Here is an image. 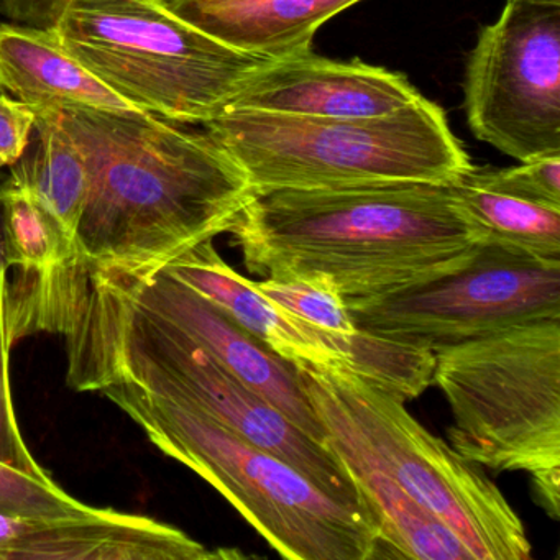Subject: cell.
I'll list each match as a JSON object with an SVG mask.
<instances>
[{
    "instance_id": "6da1fadb",
    "label": "cell",
    "mask_w": 560,
    "mask_h": 560,
    "mask_svg": "<svg viewBox=\"0 0 560 560\" xmlns=\"http://www.w3.org/2000/svg\"><path fill=\"white\" fill-rule=\"evenodd\" d=\"M60 117L88 170L71 271L156 273L229 232L250 198L247 176L206 132L143 110Z\"/></svg>"
},
{
    "instance_id": "7a4b0ae2",
    "label": "cell",
    "mask_w": 560,
    "mask_h": 560,
    "mask_svg": "<svg viewBox=\"0 0 560 560\" xmlns=\"http://www.w3.org/2000/svg\"><path fill=\"white\" fill-rule=\"evenodd\" d=\"M229 234L248 271L346 301L441 277L477 247L448 183L252 191Z\"/></svg>"
},
{
    "instance_id": "3957f363",
    "label": "cell",
    "mask_w": 560,
    "mask_h": 560,
    "mask_svg": "<svg viewBox=\"0 0 560 560\" xmlns=\"http://www.w3.org/2000/svg\"><path fill=\"white\" fill-rule=\"evenodd\" d=\"M97 393L119 406L166 457L214 487L284 559L380 557L378 526L369 510L327 493L201 409L124 380Z\"/></svg>"
},
{
    "instance_id": "277c9868",
    "label": "cell",
    "mask_w": 560,
    "mask_h": 560,
    "mask_svg": "<svg viewBox=\"0 0 560 560\" xmlns=\"http://www.w3.org/2000/svg\"><path fill=\"white\" fill-rule=\"evenodd\" d=\"M202 127L237 163L252 191L398 182L447 185L474 166L444 110L424 97L373 119H313L228 107Z\"/></svg>"
},
{
    "instance_id": "5b68a950",
    "label": "cell",
    "mask_w": 560,
    "mask_h": 560,
    "mask_svg": "<svg viewBox=\"0 0 560 560\" xmlns=\"http://www.w3.org/2000/svg\"><path fill=\"white\" fill-rule=\"evenodd\" d=\"M291 363L327 438L378 465L474 560L530 559L526 527L497 483L412 418L401 398L350 366Z\"/></svg>"
},
{
    "instance_id": "8992f818",
    "label": "cell",
    "mask_w": 560,
    "mask_h": 560,
    "mask_svg": "<svg viewBox=\"0 0 560 560\" xmlns=\"http://www.w3.org/2000/svg\"><path fill=\"white\" fill-rule=\"evenodd\" d=\"M451 447L494 471H526L540 506L560 516V320L498 330L434 352Z\"/></svg>"
},
{
    "instance_id": "52a82bcc",
    "label": "cell",
    "mask_w": 560,
    "mask_h": 560,
    "mask_svg": "<svg viewBox=\"0 0 560 560\" xmlns=\"http://www.w3.org/2000/svg\"><path fill=\"white\" fill-rule=\"evenodd\" d=\"M54 31L127 103L182 126L214 119L270 61L209 37L165 0H71Z\"/></svg>"
},
{
    "instance_id": "ba28073f",
    "label": "cell",
    "mask_w": 560,
    "mask_h": 560,
    "mask_svg": "<svg viewBox=\"0 0 560 560\" xmlns=\"http://www.w3.org/2000/svg\"><path fill=\"white\" fill-rule=\"evenodd\" d=\"M346 304L362 332L435 352L510 327L560 320V260L477 244L448 273Z\"/></svg>"
},
{
    "instance_id": "9c48e42d",
    "label": "cell",
    "mask_w": 560,
    "mask_h": 560,
    "mask_svg": "<svg viewBox=\"0 0 560 560\" xmlns=\"http://www.w3.org/2000/svg\"><path fill=\"white\" fill-rule=\"evenodd\" d=\"M474 136L523 162L560 155V8L506 0L465 71Z\"/></svg>"
},
{
    "instance_id": "30bf717a",
    "label": "cell",
    "mask_w": 560,
    "mask_h": 560,
    "mask_svg": "<svg viewBox=\"0 0 560 560\" xmlns=\"http://www.w3.org/2000/svg\"><path fill=\"white\" fill-rule=\"evenodd\" d=\"M163 270L198 291L284 360L350 366L405 402L432 383L431 350L362 330L342 336L319 329L258 293L254 281L222 260L212 241L202 242Z\"/></svg>"
},
{
    "instance_id": "8fae6325",
    "label": "cell",
    "mask_w": 560,
    "mask_h": 560,
    "mask_svg": "<svg viewBox=\"0 0 560 560\" xmlns=\"http://www.w3.org/2000/svg\"><path fill=\"white\" fill-rule=\"evenodd\" d=\"M91 277L106 281L130 303L185 334L238 382L326 444V429L307 401L293 363L271 352L198 291L165 270L140 278Z\"/></svg>"
},
{
    "instance_id": "7c38bea8",
    "label": "cell",
    "mask_w": 560,
    "mask_h": 560,
    "mask_svg": "<svg viewBox=\"0 0 560 560\" xmlns=\"http://www.w3.org/2000/svg\"><path fill=\"white\" fill-rule=\"evenodd\" d=\"M421 100L402 74L310 51L267 61L245 80L228 107L313 119H373Z\"/></svg>"
},
{
    "instance_id": "4fadbf2b",
    "label": "cell",
    "mask_w": 560,
    "mask_h": 560,
    "mask_svg": "<svg viewBox=\"0 0 560 560\" xmlns=\"http://www.w3.org/2000/svg\"><path fill=\"white\" fill-rule=\"evenodd\" d=\"M362 0H165L183 21L242 54L284 60L313 51L316 32Z\"/></svg>"
},
{
    "instance_id": "5bb4252c",
    "label": "cell",
    "mask_w": 560,
    "mask_h": 560,
    "mask_svg": "<svg viewBox=\"0 0 560 560\" xmlns=\"http://www.w3.org/2000/svg\"><path fill=\"white\" fill-rule=\"evenodd\" d=\"M0 91L35 110H139L94 77L57 32L0 24Z\"/></svg>"
},
{
    "instance_id": "9a60e30c",
    "label": "cell",
    "mask_w": 560,
    "mask_h": 560,
    "mask_svg": "<svg viewBox=\"0 0 560 560\" xmlns=\"http://www.w3.org/2000/svg\"><path fill=\"white\" fill-rule=\"evenodd\" d=\"M326 444L352 475L378 526L380 556L418 560H474L470 550L434 514L409 497L386 471L339 439Z\"/></svg>"
},
{
    "instance_id": "2e32d148",
    "label": "cell",
    "mask_w": 560,
    "mask_h": 560,
    "mask_svg": "<svg viewBox=\"0 0 560 560\" xmlns=\"http://www.w3.org/2000/svg\"><path fill=\"white\" fill-rule=\"evenodd\" d=\"M448 186L475 244L560 260V208L498 191L485 183L475 166Z\"/></svg>"
},
{
    "instance_id": "e0dca14e",
    "label": "cell",
    "mask_w": 560,
    "mask_h": 560,
    "mask_svg": "<svg viewBox=\"0 0 560 560\" xmlns=\"http://www.w3.org/2000/svg\"><path fill=\"white\" fill-rule=\"evenodd\" d=\"M9 182L31 191L77 244L88 196L83 155L61 124L60 110H37L27 149L11 166Z\"/></svg>"
},
{
    "instance_id": "ac0fdd59",
    "label": "cell",
    "mask_w": 560,
    "mask_h": 560,
    "mask_svg": "<svg viewBox=\"0 0 560 560\" xmlns=\"http://www.w3.org/2000/svg\"><path fill=\"white\" fill-rule=\"evenodd\" d=\"M0 206L8 270L19 268L21 280H40L77 267V244L31 191L8 179Z\"/></svg>"
},
{
    "instance_id": "d6986e66",
    "label": "cell",
    "mask_w": 560,
    "mask_h": 560,
    "mask_svg": "<svg viewBox=\"0 0 560 560\" xmlns=\"http://www.w3.org/2000/svg\"><path fill=\"white\" fill-rule=\"evenodd\" d=\"M254 287L271 303L327 332L352 336L359 330L353 326L346 300L327 288L304 281L273 278L254 281Z\"/></svg>"
},
{
    "instance_id": "ffe728a7",
    "label": "cell",
    "mask_w": 560,
    "mask_h": 560,
    "mask_svg": "<svg viewBox=\"0 0 560 560\" xmlns=\"http://www.w3.org/2000/svg\"><path fill=\"white\" fill-rule=\"evenodd\" d=\"M91 508L58 487L54 478L38 480L0 464V511L60 517L88 513Z\"/></svg>"
},
{
    "instance_id": "44dd1931",
    "label": "cell",
    "mask_w": 560,
    "mask_h": 560,
    "mask_svg": "<svg viewBox=\"0 0 560 560\" xmlns=\"http://www.w3.org/2000/svg\"><path fill=\"white\" fill-rule=\"evenodd\" d=\"M5 290H8V273L0 277V464L38 480H51L50 475L32 455L22 435L14 401H12L11 380H9V353L12 347L9 346L8 330H5Z\"/></svg>"
},
{
    "instance_id": "7402d4cb",
    "label": "cell",
    "mask_w": 560,
    "mask_h": 560,
    "mask_svg": "<svg viewBox=\"0 0 560 560\" xmlns=\"http://www.w3.org/2000/svg\"><path fill=\"white\" fill-rule=\"evenodd\" d=\"M478 172L498 191L560 208V155L542 156L511 168H478Z\"/></svg>"
},
{
    "instance_id": "603a6c76",
    "label": "cell",
    "mask_w": 560,
    "mask_h": 560,
    "mask_svg": "<svg viewBox=\"0 0 560 560\" xmlns=\"http://www.w3.org/2000/svg\"><path fill=\"white\" fill-rule=\"evenodd\" d=\"M37 122V110L0 94V168L21 160Z\"/></svg>"
},
{
    "instance_id": "cb8c5ba5",
    "label": "cell",
    "mask_w": 560,
    "mask_h": 560,
    "mask_svg": "<svg viewBox=\"0 0 560 560\" xmlns=\"http://www.w3.org/2000/svg\"><path fill=\"white\" fill-rule=\"evenodd\" d=\"M71 0H0V12L19 25L54 31Z\"/></svg>"
},
{
    "instance_id": "d4e9b609",
    "label": "cell",
    "mask_w": 560,
    "mask_h": 560,
    "mask_svg": "<svg viewBox=\"0 0 560 560\" xmlns=\"http://www.w3.org/2000/svg\"><path fill=\"white\" fill-rule=\"evenodd\" d=\"M8 273V265L4 260V238H2V206H0V277Z\"/></svg>"
},
{
    "instance_id": "484cf974",
    "label": "cell",
    "mask_w": 560,
    "mask_h": 560,
    "mask_svg": "<svg viewBox=\"0 0 560 560\" xmlns=\"http://www.w3.org/2000/svg\"><path fill=\"white\" fill-rule=\"evenodd\" d=\"M521 2H529V4L539 5H556V8H560V0H521Z\"/></svg>"
}]
</instances>
